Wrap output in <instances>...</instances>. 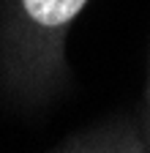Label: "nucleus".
<instances>
[{
	"label": "nucleus",
	"instance_id": "f257e3e1",
	"mask_svg": "<svg viewBox=\"0 0 150 153\" xmlns=\"http://www.w3.org/2000/svg\"><path fill=\"white\" fill-rule=\"evenodd\" d=\"M25 11L41 25H63L85 6V0H22Z\"/></svg>",
	"mask_w": 150,
	"mask_h": 153
}]
</instances>
